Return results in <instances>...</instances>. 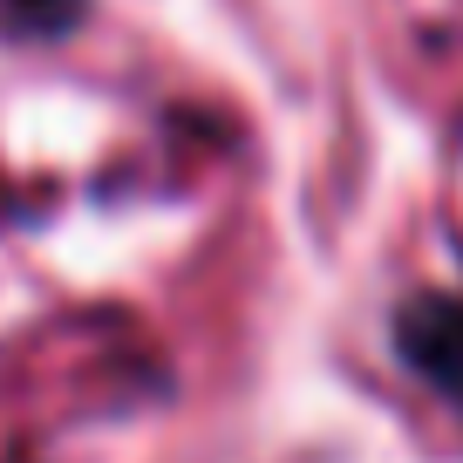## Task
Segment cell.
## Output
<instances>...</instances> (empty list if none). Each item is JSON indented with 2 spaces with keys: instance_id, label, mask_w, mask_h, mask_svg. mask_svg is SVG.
I'll list each match as a JSON object with an SVG mask.
<instances>
[{
  "instance_id": "obj_1",
  "label": "cell",
  "mask_w": 463,
  "mask_h": 463,
  "mask_svg": "<svg viewBox=\"0 0 463 463\" xmlns=\"http://www.w3.org/2000/svg\"><path fill=\"white\" fill-rule=\"evenodd\" d=\"M402 341H409V354H416L422 375L463 395V307H422Z\"/></svg>"
}]
</instances>
